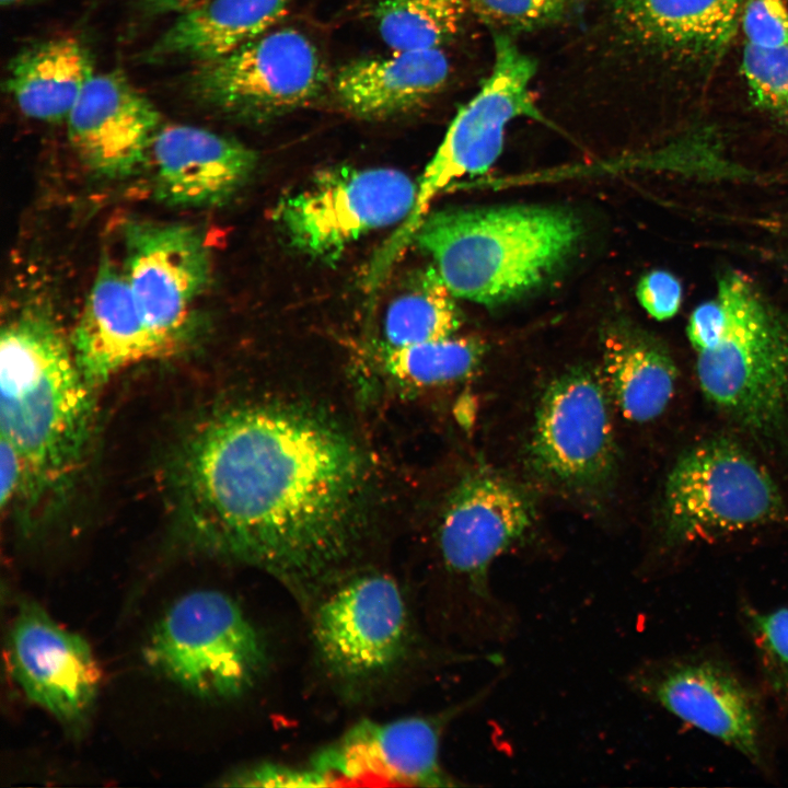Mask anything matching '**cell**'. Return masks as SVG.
Here are the masks:
<instances>
[{"instance_id":"obj_1","label":"cell","mask_w":788,"mask_h":788,"mask_svg":"<svg viewBox=\"0 0 788 788\" xmlns=\"http://www.w3.org/2000/svg\"><path fill=\"white\" fill-rule=\"evenodd\" d=\"M176 489L195 548L267 570L306 595L351 552L366 471L332 421L294 406L254 404L220 413L193 433Z\"/></svg>"},{"instance_id":"obj_2","label":"cell","mask_w":788,"mask_h":788,"mask_svg":"<svg viewBox=\"0 0 788 788\" xmlns=\"http://www.w3.org/2000/svg\"><path fill=\"white\" fill-rule=\"evenodd\" d=\"M57 325L26 311L0 337L1 437L19 452L27 489L65 483L81 462L94 421V392Z\"/></svg>"},{"instance_id":"obj_3","label":"cell","mask_w":788,"mask_h":788,"mask_svg":"<svg viewBox=\"0 0 788 788\" xmlns=\"http://www.w3.org/2000/svg\"><path fill=\"white\" fill-rule=\"evenodd\" d=\"M686 334L706 398L755 437L788 430V316L738 271L692 312Z\"/></svg>"},{"instance_id":"obj_4","label":"cell","mask_w":788,"mask_h":788,"mask_svg":"<svg viewBox=\"0 0 788 788\" xmlns=\"http://www.w3.org/2000/svg\"><path fill=\"white\" fill-rule=\"evenodd\" d=\"M581 234L580 220L568 210L505 206L428 212L413 241L454 297L495 305L541 286Z\"/></svg>"},{"instance_id":"obj_5","label":"cell","mask_w":788,"mask_h":788,"mask_svg":"<svg viewBox=\"0 0 788 788\" xmlns=\"http://www.w3.org/2000/svg\"><path fill=\"white\" fill-rule=\"evenodd\" d=\"M611 407L599 367L572 364L549 376L537 392L522 442L534 482L582 501L606 494L618 467Z\"/></svg>"},{"instance_id":"obj_6","label":"cell","mask_w":788,"mask_h":788,"mask_svg":"<svg viewBox=\"0 0 788 788\" xmlns=\"http://www.w3.org/2000/svg\"><path fill=\"white\" fill-rule=\"evenodd\" d=\"M494 47L491 72L456 113L417 184L412 211L371 260L368 280L372 285L379 286L385 279L442 190L465 175L485 173L495 163L511 120H545L530 90L535 61L506 35L496 34Z\"/></svg>"},{"instance_id":"obj_7","label":"cell","mask_w":788,"mask_h":788,"mask_svg":"<svg viewBox=\"0 0 788 788\" xmlns=\"http://www.w3.org/2000/svg\"><path fill=\"white\" fill-rule=\"evenodd\" d=\"M784 503L765 468L726 439L687 449L670 470L661 498L667 548L746 531L779 520Z\"/></svg>"},{"instance_id":"obj_8","label":"cell","mask_w":788,"mask_h":788,"mask_svg":"<svg viewBox=\"0 0 788 788\" xmlns=\"http://www.w3.org/2000/svg\"><path fill=\"white\" fill-rule=\"evenodd\" d=\"M158 673L202 699H230L246 692L265 663L263 641L239 604L215 590L174 602L143 649Z\"/></svg>"},{"instance_id":"obj_9","label":"cell","mask_w":788,"mask_h":788,"mask_svg":"<svg viewBox=\"0 0 788 788\" xmlns=\"http://www.w3.org/2000/svg\"><path fill=\"white\" fill-rule=\"evenodd\" d=\"M416 195L417 184L395 169L331 167L283 196L273 219L297 251L334 263L361 236L402 223Z\"/></svg>"},{"instance_id":"obj_10","label":"cell","mask_w":788,"mask_h":788,"mask_svg":"<svg viewBox=\"0 0 788 788\" xmlns=\"http://www.w3.org/2000/svg\"><path fill=\"white\" fill-rule=\"evenodd\" d=\"M327 78L314 43L302 32L285 27L197 63L186 79V90L212 111L262 120L309 104L321 94Z\"/></svg>"},{"instance_id":"obj_11","label":"cell","mask_w":788,"mask_h":788,"mask_svg":"<svg viewBox=\"0 0 788 788\" xmlns=\"http://www.w3.org/2000/svg\"><path fill=\"white\" fill-rule=\"evenodd\" d=\"M535 519L524 485L488 466L468 471L450 494L438 525L439 555L484 616L498 615L489 587L491 566L526 541Z\"/></svg>"},{"instance_id":"obj_12","label":"cell","mask_w":788,"mask_h":788,"mask_svg":"<svg viewBox=\"0 0 788 788\" xmlns=\"http://www.w3.org/2000/svg\"><path fill=\"white\" fill-rule=\"evenodd\" d=\"M629 683L648 700L765 766L760 696L726 660L704 653L658 659L636 668Z\"/></svg>"},{"instance_id":"obj_13","label":"cell","mask_w":788,"mask_h":788,"mask_svg":"<svg viewBox=\"0 0 788 788\" xmlns=\"http://www.w3.org/2000/svg\"><path fill=\"white\" fill-rule=\"evenodd\" d=\"M12 674L25 696L72 734L86 727L101 672L89 644L32 601L20 603L8 640Z\"/></svg>"},{"instance_id":"obj_14","label":"cell","mask_w":788,"mask_h":788,"mask_svg":"<svg viewBox=\"0 0 788 788\" xmlns=\"http://www.w3.org/2000/svg\"><path fill=\"white\" fill-rule=\"evenodd\" d=\"M123 241V273L137 305L151 327L174 345L210 280L205 236L184 223L129 221Z\"/></svg>"},{"instance_id":"obj_15","label":"cell","mask_w":788,"mask_h":788,"mask_svg":"<svg viewBox=\"0 0 788 788\" xmlns=\"http://www.w3.org/2000/svg\"><path fill=\"white\" fill-rule=\"evenodd\" d=\"M407 618L402 593L384 575H366L335 589L317 606L314 637L325 663L346 677H366L401 657Z\"/></svg>"},{"instance_id":"obj_16","label":"cell","mask_w":788,"mask_h":788,"mask_svg":"<svg viewBox=\"0 0 788 788\" xmlns=\"http://www.w3.org/2000/svg\"><path fill=\"white\" fill-rule=\"evenodd\" d=\"M493 686L483 687L438 718L410 717L384 723L361 721L337 744L316 755L315 761L336 785L374 778L425 787L455 786L439 758L442 727L449 718L487 698Z\"/></svg>"},{"instance_id":"obj_17","label":"cell","mask_w":788,"mask_h":788,"mask_svg":"<svg viewBox=\"0 0 788 788\" xmlns=\"http://www.w3.org/2000/svg\"><path fill=\"white\" fill-rule=\"evenodd\" d=\"M69 141L95 175L125 179L148 162L161 115L121 71L94 74L67 120Z\"/></svg>"},{"instance_id":"obj_18","label":"cell","mask_w":788,"mask_h":788,"mask_svg":"<svg viewBox=\"0 0 788 788\" xmlns=\"http://www.w3.org/2000/svg\"><path fill=\"white\" fill-rule=\"evenodd\" d=\"M155 198L172 207L207 208L229 201L250 179L255 151L211 130L161 126L148 157Z\"/></svg>"},{"instance_id":"obj_19","label":"cell","mask_w":788,"mask_h":788,"mask_svg":"<svg viewBox=\"0 0 788 788\" xmlns=\"http://www.w3.org/2000/svg\"><path fill=\"white\" fill-rule=\"evenodd\" d=\"M172 346L144 318L123 270L107 258L101 262L71 337L90 385L96 390L123 369Z\"/></svg>"},{"instance_id":"obj_20","label":"cell","mask_w":788,"mask_h":788,"mask_svg":"<svg viewBox=\"0 0 788 788\" xmlns=\"http://www.w3.org/2000/svg\"><path fill=\"white\" fill-rule=\"evenodd\" d=\"M746 0H615L622 31L648 48L692 59L725 53L737 35Z\"/></svg>"},{"instance_id":"obj_21","label":"cell","mask_w":788,"mask_h":788,"mask_svg":"<svg viewBox=\"0 0 788 788\" xmlns=\"http://www.w3.org/2000/svg\"><path fill=\"white\" fill-rule=\"evenodd\" d=\"M448 58L440 48L393 51L343 66L333 91L341 108L361 119H385L419 107L445 83Z\"/></svg>"},{"instance_id":"obj_22","label":"cell","mask_w":788,"mask_h":788,"mask_svg":"<svg viewBox=\"0 0 788 788\" xmlns=\"http://www.w3.org/2000/svg\"><path fill=\"white\" fill-rule=\"evenodd\" d=\"M94 74L89 47L76 36H57L22 48L8 65L4 89L24 116L60 123Z\"/></svg>"},{"instance_id":"obj_23","label":"cell","mask_w":788,"mask_h":788,"mask_svg":"<svg viewBox=\"0 0 788 788\" xmlns=\"http://www.w3.org/2000/svg\"><path fill=\"white\" fill-rule=\"evenodd\" d=\"M612 404L637 424L660 417L675 392L676 366L656 338L629 326H614L602 338L599 366Z\"/></svg>"},{"instance_id":"obj_24","label":"cell","mask_w":788,"mask_h":788,"mask_svg":"<svg viewBox=\"0 0 788 788\" xmlns=\"http://www.w3.org/2000/svg\"><path fill=\"white\" fill-rule=\"evenodd\" d=\"M292 0H208L179 14L146 53L149 61L220 58L268 32Z\"/></svg>"},{"instance_id":"obj_25","label":"cell","mask_w":788,"mask_h":788,"mask_svg":"<svg viewBox=\"0 0 788 788\" xmlns=\"http://www.w3.org/2000/svg\"><path fill=\"white\" fill-rule=\"evenodd\" d=\"M460 326L453 293L436 267H428L416 271L390 303L384 337L386 347H404L452 336Z\"/></svg>"},{"instance_id":"obj_26","label":"cell","mask_w":788,"mask_h":788,"mask_svg":"<svg viewBox=\"0 0 788 788\" xmlns=\"http://www.w3.org/2000/svg\"><path fill=\"white\" fill-rule=\"evenodd\" d=\"M465 0H373L372 16L393 51L440 48L452 38L465 13Z\"/></svg>"},{"instance_id":"obj_27","label":"cell","mask_w":788,"mask_h":788,"mask_svg":"<svg viewBox=\"0 0 788 788\" xmlns=\"http://www.w3.org/2000/svg\"><path fill=\"white\" fill-rule=\"evenodd\" d=\"M385 368L395 378L418 386H437L472 375L487 352L472 336H449L404 347H385Z\"/></svg>"},{"instance_id":"obj_28","label":"cell","mask_w":788,"mask_h":788,"mask_svg":"<svg viewBox=\"0 0 788 788\" xmlns=\"http://www.w3.org/2000/svg\"><path fill=\"white\" fill-rule=\"evenodd\" d=\"M743 615L765 686L788 708V607L761 611L745 606Z\"/></svg>"},{"instance_id":"obj_29","label":"cell","mask_w":788,"mask_h":788,"mask_svg":"<svg viewBox=\"0 0 788 788\" xmlns=\"http://www.w3.org/2000/svg\"><path fill=\"white\" fill-rule=\"evenodd\" d=\"M741 71L752 104L788 121V45L757 47L744 43Z\"/></svg>"},{"instance_id":"obj_30","label":"cell","mask_w":788,"mask_h":788,"mask_svg":"<svg viewBox=\"0 0 788 788\" xmlns=\"http://www.w3.org/2000/svg\"><path fill=\"white\" fill-rule=\"evenodd\" d=\"M581 0H467L471 9L488 24L509 30H529L549 24Z\"/></svg>"},{"instance_id":"obj_31","label":"cell","mask_w":788,"mask_h":788,"mask_svg":"<svg viewBox=\"0 0 788 788\" xmlns=\"http://www.w3.org/2000/svg\"><path fill=\"white\" fill-rule=\"evenodd\" d=\"M740 27L746 44L757 47L788 45V7L785 0H746Z\"/></svg>"},{"instance_id":"obj_32","label":"cell","mask_w":788,"mask_h":788,"mask_svg":"<svg viewBox=\"0 0 788 788\" xmlns=\"http://www.w3.org/2000/svg\"><path fill=\"white\" fill-rule=\"evenodd\" d=\"M637 298L651 317L664 321L674 316L681 306L682 285L671 273L653 270L640 279Z\"/></svg>"},{"instance_id":"obj_33","label":"cell","mask_w":788,"mask_h":788,"mask_svg":"<svg viewBox=\"0 0 788 788\" xmlns=\"http://www.w3.org/2000/svg\"><path fill=\"white\" fill-rule=\"evenodd\" d=\"M1 507L13 501L18 494L27 487V473L22 457L15 448L4 438L0 441Z\"/></svg>"},{"instance_id":"obj_34","label":"cell","mask_w":788,"mask_h":788,"mask_svg":"<svg viewBox=\"0 0 788 788\" xmlns=\"http://www.w3.org/2000/svg\"><path fill=\"white\" fill-rule=\"evenodd\" d=\"M142 7L154 14L177 13L192 11L208 0H139Z\"/></svg>"},{"instance_id":"obj_35","label":"cell","mask_w":788,"mask_h":788,"mask_svg":"<svg viewBox=\"0 0 788 788\" xmlns=\"http://www.w3.org/2000/svg\"><path fill=\"white\" fill-rule=\"evenodd\" d=\"M43 0H0L3 8H14L21 5L33 4Z\"/></svg>"}]
</instances>
